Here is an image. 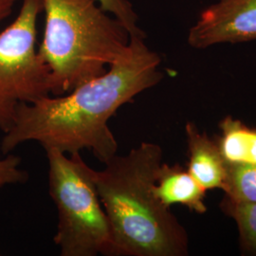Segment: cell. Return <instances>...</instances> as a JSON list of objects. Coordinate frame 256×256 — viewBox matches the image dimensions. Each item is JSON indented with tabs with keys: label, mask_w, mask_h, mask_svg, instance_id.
Returning <instances> with one entry per match:
<instances>
[{
	"label": "cell",
	"mask_w": 256,
	"mask_h": 256,
	"mask_svg": "<svg viewBox=\"0 0 256 256\" xmlns=\"http://www.w3.org/2000/svg\"><path fill=\"white\" fill-rule=\"evenodd\" d=\"M162 58L146 43L130 36L126 50L104 74L63 95H48L19 104L14 126L4 133L1 152L8 155L28 142L74 155L92 151L106 164L118 154V142L108 122L124 104L164 79Z\"/></svg>",
	"instance_id": "cell-1"
},
{
	"label": "cell",
	"mask_w": 256,
	"mask_h": 256,
	"mask_svg": "<svg viewBox=\"0 0 256 256\" xmlns=\"http://www.w3.org/2000/svg\"><path fill=\"white\" fill-rule=\"evenodd\" d=\"M18 14L0 32V130L14 124L19 104L50 94V70L38 54L37 23L41 0H20Z\"/></svg>",
	"instance_id": "cell-5"
},
{
	"label": "cell",
	"mask_w": 256,
	"mask_h": 256,
	"mask_svg": "<svg viewBox=\"0 0 256 256\" xmlns=\"http://www.w3.org/2000/svg\"><path fill=\"white\" fill-rule=\"evenodd\" d=\"M221 209L236 220L242 250L256 254V202L236 200L225 196Z\"/></svg>",
	"instance_id": "cell-10"
},
{
	"label": "cell",
	"mask_w": 256,
	"mask_h": 256,
	"mask_svg": "<svg viewBox=\"0 0 256 256\" xmlns=\"http://www.w3.org/2000/svg\"><path fill=\"white\" fill-rule=\"evenodd\" d=\"M45 26L38 54L50 94L63 95L104 74L128 48L130 34L97 0H41Z\"/></svg>",
	"instance_id": "cell-3"
},
{
	"label": "cell",
	"mask_w": 256,
	"mask_h": 256,
	"mask_svg": "<svg viewBox=\"0 0 256 256\" xmlns=\"http://www.w3.org/2000/svg\"><path fill=\"white\" fill-rule=\"evenodd\" d=\"M102 8L114 16L128 28L130 36H146L144 32L138 26V16L128 0H97Z\"/></svg>",
	"instance_id": "cell-12"
},
{
	"label": "cell",
	"mask_w": 256,
	"mask_h": 256,
	"mask_svg": "<svg viewBox=\"0 0 256 256\" xmlns=\"http://www.w3.org/2000/svg\"><path fill=\"white\" fill-rule=\"evenodd\" d=\"M256 40V0H218L202 10L187 42L196 50Z\"/></svg>",
	"instance_id": "cell-6"
},
{
	"label": "cell",
	"mask_w": 256,
	"mask_h": 256,
	"mask_svg": "<svg viewBox=\"0 0 256 256\" xmlns=\"http://www.w3.org/2000/svg\"><path fill=\"white\" fill-rule=\"evenodd\" d=\"M224 192L236 200L256 202V166H227Z\"/></svg>",
	"instance_id": "cell-11"
},
{
	"label": "cell",
	"mask_w": 256,
	"mask_h": 256,
	"mask_svg": "<svg viewBox=\"0 0 256 256\" xmlns=\"http://www.w3.org/2000/svg\"><path fill=\"white\" fill-rule=\"evenodd\" d=\"M164 152L144 142L126 155L112 156L92 174L112 234L110 256H185V228L153 192Z\"/></svg>",
	"instance_id": "cell-2"
},
{
	"label": "cell",
	"mask_w": 256,
	"mask_h": 256,
	"mask_svg": "<svg viewBox=\"0 0 256 256\" xmlns=\"http://www.w3.org/2000/svg\"><path fill=\"white\" fill-rule=\"evenodd\" d=\"M48 194L58 214L54 241L61 256L111 254L110 220L102 205L92 168L80 153L46 149Z\"/></svg>",
	"instance_id": "cell-4"
},
{
	"label": "cell",
	"mask_w": 256,
	"mask_h": 256,
	"mask_svg": "<svg viewBox=\"0 0 256 256\" xmlns=\"http://www.w3.org/2000/svg\"><path fill=\"white\" fill-rule=\"evenodd\" d=\"M185 134L189 154L188 172L205 191L218 188L224 191L227 164L216 142L200 132L192 122L186 124Z\"/></svg>",
	"instance_id": "cell-7"
},
{
	"label": "cell",
	"mask_w": 256,
	"mask_h": 256,
	"mask_svg": "<svg viewBox=\"0 0 256 256\" xmlns=\"http://www.w3.org/2000/svg\"><path fill=\"white\" fill-rule=\"evenodd\" d=\"M18 156L8 154L0 158V189L7 185L22 184L28 178V174L22 167Z\"/></svg>",
	"instance_id": "cell-13"
},
{
	"label": "cell",
	"mask_w": 256,
	"mask_h": 256,
	"mask_svg": "<svg viewBox=\"0 0 256 256\" xmlns=\"http://www.w3.org/2000/svg\"><path fill=\"white\" fill-rule=\"evenodd\" d=\"M216 140L227 166H256V129L227 116L220 122Z\"/></svg>",
	"instance_id": "cell-9"
},
{
	"label": "cell",
	"mask_w": 256,
	"mask_h": 256,
	"mask_svg": "<svg viewBox=\"0 0 256 256\" xmlns=\"http://www.w3.org/2000/svg\"><path fill=\"white\" fill-rule=\"evenodd\" d=\"M18 1V0H0V28L2 23L12 14Z\"/></svg>",
	"instance_id": "cell-14"
},
{
	"label": "cell",
	"mask_w": 256,
	"mask_h": 256,
	"mask_svg": "<svg viewBox=\"0 0 256 256\" xmlns=\"http://www.w3.org/2000/svg\"><path fill=\"white\" fill-rule=\"evenodd\" d=\"M153 192L156 200L165 207L182 204L198 214H205L206 191L196 182L188 170L180 165L162 162L156 174Z\"/></svg>",
	"instance_id": "cell-8"
}]
</instances>
